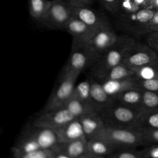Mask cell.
<instances>
[{"instance_id":"5bb4252c","label":"cell","mask_w":158,"mask_h":158,"mask_svg":"<svg viewBox=\"0 0 158 158\" xmlns=\"http://www.w3.org/2000/svg\"><path fill=\"white\" fill-rule=\"evenodd\" d=\"M87 140L100 136L106 125L99 112H91L79 118Z\"/></svg>"},{"instance_id":"7a4b0ae2","label":"cell","mask_w":158,"mask_h":158,"mask_svg":"<svg viewBox=\"0 0 158 158\" xmlns=\"http://www.w3.org/2000/svg\"><path fill=\"white\" fill-rule=\"evenodd\" d=\"M143 110L113 101L102 108L99 114L106 127L136 128Z\"/></svg>"},{"instance_id":"2e32d148","label":"cell","mask_w":158,"mask_h":158,"mask_svg":"<svg viewBox=\"0 0 158 158\" xmlns=\"http://www.w3.org/2000/svg\"><path fill=\"white\" fill-rule=\"evenodd\" d=\"M107 93L113 99L126 90L138 88V79L136 77L117 80L101 81Z\"/></svg>"},{"instance_id":"4fadbf2b","label":"cell","mask_w":158,"mask_h":158,"mask_svg":"<svg viewBox=\"0 0 158 158\" xmlns=\"http://www.w3.org/2000/svg\"><path fill=\"white\" fill-rule=\"evenodd\" d=\"M26 131L36 140L41 149H52L59 143V138L56 131L33 124Z\"/></svg>"},{"instance_id":"f35d334b","label":"cell","mask_w":158,"mask_h":158,"mask_svg":"<svg viewBox=\"0 0 158 158\" xmlns=\"http://www.w3.org/2000/svg\"><path fill=\"white\" fill-rule=\"evenodd\" d=\"M132 1H134L136 4H138L141 8L149 7V5L147 0H132Z\"/></svg>"},{"instance_id":"6da1fadb","label":"cell","mask_w":158,"mask_h":158,"mask_svg":"<svg viewBox=\"0 0 158 158\" xmlns=\"http://www.w3.org/2000/svg\"><path fill=\"white\" fill-rule=\"evenodd\" d=\"M136 41L129 35H119L114 46L100 55L91 67L94 78L100 80L111 69L122 64L127 51Z\"/></svg>"},{"instance_id":"52a82bcc","label":"cell","mask_w":158,"mask_h":158,"mask_svg":"<svg viewBox=\"0 0 158 158\" xmlns=\"http://www.w3.org/2000/svg\"><path fill=\"white\" fill-rule=\"evenodd\" d=\"M78 77L61 74L60 81L49 97L43 110L64 107L73 94Z\"/></svg>"},{"instance_id":"9a60e30c","label":"cell","mask_w":158,"mask_h":158,"mask_svg":"<svg viewBox=\"0 0 158 158\" xmlns=\"http://www.w3.org/2000/svg\"><path fill=\"white\" fill-rule=\"evenodd\" d=\"M59 143L68 142L85 138L83 130L79 118L69 122L61 128L56 130Z\"/></svg>"},{"instance_id":"1f68e13d","label":"cell","mask_w":158,"mask_h":158,"mask_svg":"<svg viewBox=\"0 0 158 158\" xmlns=\"http://www.w3.org/2000/svg\"><path fill=\"white\" fill-rule=\"evenodd\" d=\"M138 86L142 89L158 93V78L147 80H138Z\"/></svg>"},{"instance_id":"7bdbcfd3","label":"cell","mask_w":158,"mask_h":158,"mask_svg":"<svg viewBox=\"0 0 158 158\" xmlns=\"http://www.w3.org/2000/svg\"><path fill=\"white\" fill-rule=\"evenodd\" d=\"M151 0H147V1L148 2V3H149V2H150V1H151Z\"/></svg>"},{"instance_id":"b9f144b4","label":"cell","mask_w":158,"mask_h":158,"mask_svg":"<svg viewBox=\"0 0 158 158\" xmlns=\"http://www.w3.org/2000/svg\"><path fill=\"white\" fill-rule=\"evenodd\" d=\"M151 31H156V32H158V25L152 27L151 29ZM150 31V32H151Z\"/></svg>"},{"instance_id":"277c9868","label":"cell","mask_w":158,"mask_h":158,"mask_svg":"<svg viewBox=\"0 0 158 158\" xmlns=\"http://www.w3.org/2000/svg\"><path fill=\"white\" fill-rule=\"evenodd\" d=\"M155 11V9L148 7L133 13L122 14L118 20L117 26L133 38L147 35L150 32L148 23Z\"/></svg>"},{"instance_id":"83f0119b","label":"cell","mask_w":158,"mask_h":158,"mask_svg":"<svg viewBox=\"0 0 158 158\" xmlns=\"http://www.w3.org/2000/svg\"><path fill=\"white\" fill-rule=\"evenodd\" d=\"M109 158H144L140 151H136L134 149H121L110 155Z\"/></svg>"},{"instance_id":"836d02e7","label":"cell","mask_w":158,"mask_h":158,"mask_svg":"<svg viewBox=\"0 0 158 158\" xmlns=\"http://www.w3.org/2000/svg\"><path fill=\"white\" fill-rule=\"evenodd\" d=\"M146 41L148 44L158 56V32L151 31L148 33Z\"/></svg>"},{"instance_id":"60d3db41","label":"cell","mask_w":158,"mask_h":158,"mask_svg":"<svg viewBox=\"0 0 158 158\" xmlns=\"http://www.w3.org/2000/svg\"><path fill=\"white\" fill-rule=\"evenodd\" d=\"M83 158H109L107 157H104V156H96L94 154H91L90 153H87L85 155L83 156Z\"/></svg>"},{"instance_id":"e0dca14e","label":"cell","mask_w":158,"mask_h":158,"mask_svg":"<svg viewBox=\"0 0 158 158\" xmlns=\"http://www.w3.org/2000/svg\"><path fill=\"white\" fill-rule=\"evenodd\" d=\"M90 98L91 103L99 112L102 108L114 101L105 91L102 83L94 78L91 80Z\"/></svg>"},{"instance_id":"4316f807","label":"cell","mask_w":158,"mask_h":158,"mask_svg":"<svg viewBox=\"0 0 158 158\" xmlns=\"http://www.w3.org/2000/svg\"><path fill=\"white\" fill-rule=\"evenodd\" d=\"M138 80H147L158 78V64L148 65L134 70Z\"/></svg>"},{"instance_id":"d6986e66","label":"cell","mask_w":158,"mask_h":158,"mask_svg":"<svg viewBox=\"0 0 158 158\" xmlns=\"http://www.w3.org/2000/svg\"><path fill=\"white\" fill-rule=\"evenodd\" d=\"M143 89L135 88L125 91L114 99V101L133 107L141 108Z\"/></svg>"},{"instance_id":"d4e9b609","label":"cell","mask_w":158,"mask_h":158,"mask_svg":"<svg viewBox=\"0 0 158 158\" xmlns=\"http://www.w3.org/2000/svg\"><path fill=\"white\" fill-rule=\"evenodd\" d=\"M90 91L91 80H86L75 85L73 96L85 103L93 106L91 102Z\"/></svg>"},{"instance_id":"ac0fdd59","label":"cell","mask_w":158,"mask_h":158,"mask_svg":"<svg viewBox=\"0 0 158 158\" xmlns=\"http://www.w3.org/2000/svg\"><path fill=\"white\" fill-rule=\"evenodd\" d=\"M88 140L85 138L59 143L56 148L72 158H81L88 153Z\"/></svg>"},{"instance_id":"f546056e","label":"cell","mask_w":158,"mask_h":158,"mask_svg":"<svg viewBox=\"0 0 158 158\" xmlns=\"http://www.w3.org/2000/svg\"><path fill=\"white\" fill-rule=\"evenodd\" d=\"M52 149L38 150L15 157L14 158H52Z\"/></svg>"},{"instance_id":"30bf717a","label":"cell","mask_w":158,"mask_h":158,"mask_svg":"<svg viewBox=\"0 0 158 158\" xmlns=\"http://www.w3.org/2000/svg\"><path fill=\"white\" fill-rule=\"evenodd\" d=\"M64 30L72 35L73 45L88 44L97 31L80 19L73 16L67 23Z\"/></svg>"},{"instance_id":"7c38bea8","label":"cell","mask_w":158,"mask_h":158,"mask_svg":"<svg viewBox=\"0 0 158 158\" xmlns=\"http://www.w3.org/2000/svg\"><path fill=\"white\" fill-rule=\"evenodd\" d=\"M72 16L75 17L92 28L99 30V29L110 25L107 19L98 14L94 10L87 7H72Z\"/></svg>"},{"instance_id":"603a6c76","label":"cell","mask_w":158,"mask_h":158,"mask_svg":"<svg viewBox=\"0 0 158 158\" xmlns=\"http://www.w3.org/2000/svg\"><path fill=\"white\" fill-rule=\"evenodd\" d=\"M135 77L134 70L122 63L108 71L99 81L123 80Z\"/></svg>"},{"instance_id":"e575fe53","label":"cell","mask_w":158,"mask_h":158,"mask_svg":"<svg viewBox=\"0 0 158 158\" xmlns=\"http://www.w3.org/2000/svg\"><path fill=\"white\" fill-rule=\"evenodd\" d=\"M140 151L144 158H158V146L151 145Z\"/></svg>"},{"instance_id":"f1b7e54d","label":"cell","mask_w":158,"mask_h":158,"mask_svg":"<svg viewBox=\"0 0 158 158\" xmlns=\"http://www.w3.org/2000/svg\"><path fill=\"white\" fill-rule=\"evenodd\" d=\"M139 130L141 131L143 137L148 145L158 144V128H143Z\"/></svg>"},{"instance_id":"74e56055","label":"cell","mask_w":158,"mask_h":158,"mask_svg":"<svg viewBox=\"0 0 158 158\" xmlns=\"http://www.w3.org/2000/svg\"><path fill=\"white\" fill-rule=\"evenodd\" d=\"M52 158H72L70 156H68L67 154H65L64 152L56 149H52Z\"/></svg>"},{"instance_id":"ee69618b","label":"cell","mask_w":158,"mask_h":158,"mask_svg":"<svg viewBox=\"0 0 158 158\" xmlns=\"http://www.w3.org/2000/svg\"><path fill=\"white\" fill-rule=\"evenodd\" d=\"M81 158H83V157H81Z\"/></svg>"},{"instance_id":"8992f818","label":"cell","mask_w":158,"mask_h":158,"mask_svg":"<svg viewBox=\"0 0 158 158\" xmlns=\"http://www.w3.org/2000/svg\"><path fill=\"white\" fill-rule=\"evenodd\" d=\"M122 63L135 70L143 66L158 64V56L148 44L136 41L127 51Z\"/></svg>"},{"instance_id":"8d00e7d4","label":"cell","mask_w":158,"mask_h":158,"mask_svg":"<svg viewBox=\"0 0 158 158\" xmlns=\"http://www.w3.org/2000/svg\"><path fill=\"white\" fill-rule=\"evenodd\" d=\"M158 25V10H156L154 14L151 17V18L149 19L148 23V28L151 31V29Z\"/></svg>"},{"instance_id":"8fae6325","label":"cell","mask_w":158,"mask_h":158,"mask_svg":"<svg viewBox=\"0 0 158 158\" xmlns=\"http://www.w3.org/2000/svg\"><path fill=\"white\" fill-rule=\"evenodd\" d=\"M118 36L110 25L98 30L88 45L99 56L114 46Z\"/></svg>"},{"instance_id":"44dd1931","label":"cell","mask_w":158,"mask_h":158,"mask_svg":"<svg viewBox=\"0 0 158 158\" xmlns=\"http://www.w3.org/2000/svg\"><path fill=\"white\" fill-rule=\"evenodd\" d=\"M88 152L91 154L107 157L114 152L115 149L101 138L88 140Z\"/></svg>"},{"instance_id":"3957f363","label":"cell","mask_w":158,"mask_h":158,"mask_svg":"<svg viewBox=\"0 0 158 158\" xmlns=\"http://www.w3.org/2000/svg\"><path fill=\"white\" fill-rule=\"evenodd\" d=\"M99 138L108 142L115 150L148 145L140 130L134 128L106 127Z\"/></svg>"},{"instance_id":"ba28073f","label":"cell","mask_w":158,"mask_h":158,"mask_svg":"<svg viewBox=\"0 0 158 158\" xmlns=\"http://www.w3.org/2000/svg\"><path fill=\"white\" fill-rule=\"evenodd\" d=\"M72 17V7L65 0H52L47 14L40 22L49 28L64 30Z\"/></svg>"},{"instance_id":"4dcf8cb0","label":"cell","mask_w":158,"mask_h":158,"mask_svg":"<svg viewBox=\"0 0 158 158\" xmlns=\"http://www.w3.org/2000/svg\"><path fill=\"white\" fill-rule=\"evenodd\" d=\"M141 9L132 0H121L119 10L122 14H130L137 12Z\"/></svg>"},{"instance_id":"ab89813d","label":"cell","mask_w":158,"mask_h":158,"mask_svg":"<svg viewBox=\"0 0 158 158\" xmlns=\"http://www.w3.org/2000/svg\"><path fill=\"white\" fill-rule=\"evenodd\" d=\"M149 7L158 10V0H151L149 2Z\"/></svg>"},{"instance_id":"ffe728a7","label":"cell","mask_w":158,"mask_h":158,"mask_svg":"<svg viewBox=\"0 0 158 158\" xmlns=\"http://www.w3.org/2000/svg\"><path fill=\"white\" fill-rule=\"evenodd\" d=\"M64 107L77 118L91 112H99L91 104L85 103L73 96L66 102Z\"/></svg>"},{"instance_id":"d590c367","label":"cell","mask_w":158,"mask_h":158,"mask_svg":"<svg viewBox=\"0 0 158 158\" xmlns=\"http://www.w3.org/2000/svg\"><path fill=\"white\" fill-rule=\"evenodd\" d=\"M71 6L77 7H87L91 5L93 0H65Z\"/></svg>"},{"instance_id":"7402d4cb","label":"cell","mask_w":158,"mask_h":158,"mask_svg":"<svg viewBox=\"0 0 158 158\" xmlns=\"http://www.w3.org/2000/svg\"><path fill=\"white\" fill-rule=\"evenodd\" d=\"M51 2V0H28L30 16L33 19L41 22L47 14Z\"/></svg>"},{"instance_id":"484cf974","label":"cell","mask_w":158,"mask_h":158,"mask_svg":"<svg viewBox=\"0 0 158 158\" xmlns=\"http://www.w3.org/2000/svg\"><path fill=\"white\" fill-rule=\"evenodd\" d=\"M141 109L144 112L158 110V93L143 89Z\"/></svg>"},{"instance_id":"d6a6232c","label":"cell","mask_w":158,"mask_h":158,"mask_svg":"<svg viewBox=\"0 0 158 158\" xmlns=\"http://www.w3.org/2000/svg\"><path fill=\"white\" fill-rule=\"evenodd\" d=\"M102 6L110 12L117 13L120 10L121 0H100Z\"/></svg>"},{"instance_id":"5b68a950","label":"cell","mask_w":158,"mask_h":158,"mask_svg":"<svg viewBox=\"0 0 158 158\" xmlns=\"http://www.w3.org/2000/svg\"><path fill=\"white\" fill-rule=\"evenodd\" d=\"M99 55L87 44L72 45L69 57L61 74H68L78 77L81 72L88 67H91Z\"/></svg>"},{"instance_id":"9c48e42d","label":"cell","mask_w":158,"mask_h":158,"mask_svg":"<svg viewBox=\"0 0 158 158\" xmlns=\"http://www.w3.org/2000/svg\"><path fill=\"white\" fill-rule=\"evenodd\" d=\"M75 118L65 107L43 110L33 120V125L54 131Z\"/></svg>"},{"instance_id":"cb8c5ba5","label":"cell","mask_w":158,"mask_h":158,"mask_svg":"<svg viewBox=\"0 0 158 158\" xmlns=\"http://www.w3.org/2000/svg\"><path fill=\"white\" fill-rule=\"evenodd\" d=\"M158 128V110L149 112L143 110L136 128Z\"/></svg>"}]
</instances>
